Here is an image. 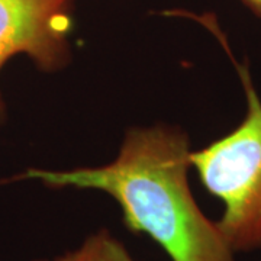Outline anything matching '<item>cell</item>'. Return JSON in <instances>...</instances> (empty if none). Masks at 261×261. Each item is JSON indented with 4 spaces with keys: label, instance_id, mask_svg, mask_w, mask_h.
<instances>
[{
    "label": "cell",
    "instance_id": "obj_1",
    "mask_svg": "<svg viewBox=\"0 0 261 261\" xmlns=\"http://www.w3.org/2000/svg\"><path fill=\"white\" fill-rule=\"evenodd\" d=\"M190 155L186 130L154 123L126 130L109 164L29 168L22 177L51 189H87L111 196L130 232L147 235L171 261H235L216 222L202 212L190 190Z\"/></svg>",
    "mask_w": 261,
    "mask_h": 261
},
{
    "label": "cell",
    "instance_id": "obj_2",
    "mask_svg": "<svg viewBox=\"0 0 261 261\" xmlns=\"http://www.w3.org/2000/svg\"><path fill=\"white\" fill-rule=\"evenodd\" d=\"M244 87L247 113L241 123L205 148L192 151L190 163L224 212L216 221L233 254L261 250V99L250 67L233 60Z\"/></svg>",
    "mask_w": 261,
    "mask_h": 261
},
{
    "label": "cell",
    "instance_id": "obj_3",
    "mask_svg": "<svg viewBox=\"0 0 261 261\" xmlns=\"http://www.w3.org/2000/svg\"><path fill=\"white\" fill-rule=\"evenodd\" d=\"M74 0H0V70L10 58L28 57L44 73H57L71 60ZM6 105L0 93V123Z\"/></svg>",
    "mask_w": 261,
    "mask_h": 261
},
{
    "label": "cell",
    "instance_id": "obj_4",
    "mask_svg": "<svg viewBox=\"0 0 261 261\" xmlns=\"http://www.w3.org/2000/svg\"><path fill=\"white\" fill-rule=\"evenodd\" d=\"M34 261H141L135 258L128 247L106 228L89 233L77 247L54 258Z\"/></svg>",
    "mask_w": 261,
    "mask_h": 261
},
{
    "label": "cell",
    "instance_id": "obj_5",
    "mask_svg": "<svg viewBox=\"0 0 261 261\" xmlns=\"http://www.w3.org/2000/svg\"><path fill=\"white\" fill-rule=\"evenodd\" d=\"M248 9L261 18V0H241Z\"/></svg>",
    "mask_w": 261,
    "mask_h": 261
}]
</instances>
